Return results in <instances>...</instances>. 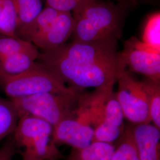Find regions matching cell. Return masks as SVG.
Returning <instances> with one entry per match:
<instances>
[{
	"mask_svg": "<svg viewBox=\"0 0 160 160\" xmlns=\"http://www.w3.org/2000/svg\"><path fill=\"white\" fill-rule=\"evenodd\" d=\"M124 3L126 6H128L129 8L131 7H133L136 6L139 1V0H123Z\"/></svg>",
	"mask_w": 160,
	"mask_h": 160,
	"instance_id": "25",
	"label": "cell"
},
{
	"mask_svg": "<svg viewBox=\"0 0 160 160\" xmlns=\"http://www.w3.org/2000/svg\"><path fill=\"white\" fill-rule=\"evenodd\" d=\"M59 11L46 6L29 28L19 35L18 38L32 42L33 40L44 33L57 17Z\"/></svg>",
	"mask_w": 160,
	"mask_h": 160,
	"instance_id": "15",
	"label": "cell"
},
{
	"mask_svg": "<svg viewBox=\"0 0 160 160\" xmlns=\"http://www.w3.org/2000/svg\"><path fill=\"white\" fill-rule=\"evenodd\" d=\"M74 26L72 12H60L46 32L32 41L36 48L42 51L54 49L67 43L71 37Z\"/></svg>",
	"mask_w": 160,
	"mask_h": 160,
	"instance_id": "11",
	"label": "cell"
},
{
	"mask_svg": "<svg viewBox=\"0 0 160 160\" xmlns=\"http://www.w3.org/2000/svg\"><path fill=\"white\" fill-rule=\"evenodd\" d=\"M117 40L95 42L72 41L49 51L53 54L76 63H95L119 57Z\"/></svg>",
	"mask_w": 160,
	"mask_h": 160,
	"instance_id": "8",
	"label": "cell"
},
{
	"mask_svg": "<svg viewBox=\"0 0 160 160\" xmlns=\"http://www.w3.org/2000/svg\"><path fill=\"white\" fill-rule=\"evenodd\" d=\"M18 119L19 116L12 100L0 97V141L12 135Z\"/></svg>",
	"mask_w": 160,
	"mask_h": 160,
	"instance_id": "17",
	"label": "cell"
},
{
	"mask_svg": "<svg viewBox=\"0 0 160 160\" xmlns=\"http://www.w3.org/2000/svg\"><path fill=\"white\" fill-rule=\"evenodd\" d=\"M106 1H114V2H119V3H121V4H123L125 5V3H124V1H123V0H106ZM125 6H126V5H125Z\"/></svg>",
	"mask_w": 160,
	"mask_h": 160,
	"instance_id": "26",
	"label": "cell"
},
{
	"mask_svg": "<svg viewBox=\"0 0 160 160\" xmlns=\"http://www.w3.org/2000/svg\"><path fill=\"white\" fill-rule=\"evenodd\" d=\"M53 127L39 118L28 114L19 118L12 133L17 148H23L22 157L39 160L45 157L51 151Z\"/></svg>",
	"mask_w": 160,
	"mask_h": 160,
	"instance_id": "5",
	"label": "cell"
},
{
	"mask_svg": "<svg viewBox=\"0 0 160 160\" xmlns=\"http://www.w3.org/2000/svg\"><path fill=\"white\" fill-rule=\"evenodd\" d=\"M142 41L160 49V12L151 14L147 19L143 29Z\"/></svg>",
	"mask_w": 160,
	"mask_h": 160,
	"instance_id": "22",
	"label": "cell"
},
{
	"mask_svg": "<svg viewBox=\"0 0 160 160\" xmlns=\"http://www.w3.org/2000/svg\"><path fill=\"white\" fill-rule=\"evenodd\" d=\"M80 93L42 92L10 99L19 118L28 114L46 121L52 127L74 117Z\"/></svg>",
	"mask_w": 160,
	"mask_h": 160,
	"instance_id": "3",
	"label": "cell"
},
{
	"mask_svg": "<svg viewBox=\"0 0 160 160\" xmlns=\"http://www.w3.org/2000/svg\"><path fill=\"white\" fill-rule=\"evenodd\" d=\"M140 160H160V129L150 123L131 127Z\"/></svg>",
	"mask_w": 160,
	"mask_h": 160,
	"instance_id": "12",
	"label": "cell"
},
{
	"mask_svg": "<svg viewBox=\"0 0 160 160\" xmlns=\"http://www.w3.org/2000/svg\"><path fill=\"white\" fill-rule=\"evenodd\" d=\"M93 135L94 129L92 126L74 116L53 126L52 142L57 146L65 144L74 149H80L92 143Z\"/></svg>",
	"mask_w": 160,
	"mask_h": 160,
	"instance_id": "9",
	"label": "cell"
},
{
	"mask_svg": "<svg viewBox=\"0 0 160 160\" xmlns=\"http://www.w3.org/2000/svg\"><path fill=\"white\" fill-rule=\"evenodd\" d=\"M116 96L124 117L134 125L150 123L149 97L143 81L135 79L126 68L120 71Z\"/></svg>",
	"mask_w": 160,
	"mask_h": 160,
	"instance_id": "6",
	"label": "cell"
},
{
	"mask_svg": "<svg viewBox=\"0 0 160 160\" xmlns=\"http://www.w3.org/2000/svg\"><path fill=\"white\" fill-rule=\"evenodd\" d=\"M17 15L14 0H0V34L17 37Z\"/></svg>",
	"mask_w": 160,
	"mask_h": 160,
	"instance_id": "18",
	"label": "cell"
},
{
	"mask_svg": "<svg viewBox=\"0 0 160 160\" xmlns=\"http://www.w3.org/2000/svg\"><path fill=\"white\" fill-rule=\"evenodd\" d=\"M0 87L10 99L42 92L76 94L81 90L67 86L57 75L37 61L20 74L0 78Z\"/></svg>",
	"mask_w": 160,
	"mask_h": 160,
	"instance_id": "4",
	"label": "cell"
},
{
	"mask_svg": "<svg viewBox=\"0 0 160 160\" xmlns=\"http://www.w3.org/2000/svg\"><path fill=\"white\" fill-rule=\"evenodd\" d=\"M96 0H45L46 6L59 12H71L74 15Z\"/></svg>",
	"mask_w": 160,
	"mask_h": 160,
	"instance_id": "23",
	"label": "cell"
},
{
	"mask_svg": "<svg viewBox=\"0 0 160 160\" xmlns=\"http://www.w3.org/2000/svg\"><path fill=\"white\" fill-rule=\"evenodd\" d=\"M149 97V111L151 122L160 129V86L157 82L147 79L143 80Z\"/></svg>",
	"mask_w": 160,
	"mask_h": 160,
	"instance_id": "21",
	"label": "cell"
},
{
	"mask_svg": "<svg viewBox=\"0 0 160 160\" xmlns=\"http://www.w3.org/2000/svg\"><path fill=\"white\" fill-rule=\"evenodd\" d=\"M36 48L31 42L18 37L0 34V60L18 52L32 50Z\"/></svg>",
	"mask_w": 160,
	"mask_h": 160,
	"instance_id": "20",
	"label": "cell"
},
{
	"mask_svg": "<svg viewBox=\"0 0 160 160\" xmlns=\"http://www.w3.org/2000/svg\"><path fill=\"white\" fill-rule=\"evenodd\" d=\"M120 59L133 72L143 75L157 82L160 80V54L141 51L132 46L129 40L124 43Z\"/></svg>",
	"mask_w": 160,
	"mask_h": 160,
	"instance_id": "10",
	"label": "cell"
},
{
	"mask_svg": "<svg viewBox=\"0 0 160 160\" xmlns=\"http://www.w3.org/2000/svg\"><path fill=\"white\" fill-rule=\"evenodd\" d=\"M125 117L116 93L112 90L98 107L92 127L94 141L113 143L119 139L125 130Z\"/></svg>",
	"mask_w": 160,
	"mask_h": 160,
	"instance_id": "7",
	"label": "cell"
},
{
	"mask_svg": "<svg viewBox=\"0 0 160 160\" xmlns=\"http://www.w3.org/2000/svg\"><path fill=\"white\" fill-rule=\"evenodd\" d=\"M112 160H140L132 135L131 127L125 128L115 146Z\"/></svg>",
	"mask_w": 160,
	"mask_h": 160,
	"instance_id": "19",
	"label": "cell"
},
{
	"mask_svg": "<svg viewBox=\"0 0 160 160\" xmlns=\"http://www.w3.org/2000/svg\"><path fill=\"white\" fill-rule=\"evenodd\" d=\"M129 9L128 6L114 1L96 0L92 2L72 14L74 19L72 41H118L123 34Z\"/></svg>",
	"mask_w": 160,
	"mask_h": 160,
	"instance_id": "1",
	"label": "cell"
},
{
	"mask_svg": "<svg viewBox=\"0 0 160 160\" xmlns=\"http://www.w3.org/2000/svg\"><path fill=\"white\" fill-rule=\"evenodd\" d=\"M16 152L17 147L12 135L0 148V160H12Z\"/></svg>",
	"mask_w": 160,
	"mask_h": 160,
	"instance_id": "24",
	"label": "cell"
},
{
	"mask_svg": "<svg viewBox=\"0 0 160 160\" xmlns=\"http://www.w3.org/2000/svg\"><path fill=\"white\" fill-rule=\"evenodd\" d=\"M37 61L46 67L70 87L82 90L99 88L117 81L120 71L126 68L119 56L95 63H76L57 56L49 51L40 52Z\"/></svg>",
	"mask_w": 160,
	"mask_h": 160,
	"instance_id": "2",
	"label": "cell"
},
{
	"mask_svg": "<svg viewBox=\"0 0 160 160\" xmlns=\"http://www.w3.org/2000/svg\"><path fill=\"white\" fill-rule=\"evenodd\" d=\"M45 0H14L17 15V37L23 32L43 9Z\"/></svg>",
	"mask_w": 160,
	"mask_h": 160,
	"instance_id": "14",
	"label": "cell"
},
{
	"mask_svg": "<svg viewBox=\"0 0 160 160\" xmlns=\"http://www.w3.org/2000/svg\"><path fill=\"white\" fill-rule=\"evenodd\" d=\"M39 55L38 48L20 52L0 60V78L16 76L30 68Z\"/></svg>",
	"mask_w": 160,
	"mask_h": 160,
	"instance_id": "13",
	"label": "cell"
},
{
	"mask_svg": "<svg viewBox=\"0 0 160 160\" xmlns=\"http://www.w3.org/2000/svg\"><path fill=\"white\" fill-rule=\"evenodd\" d=\"M114 149L113 143L94 141L84 148L74 149L69 160H112Z\"/></svg>",
	"mask_w": 160,
	"mask_h": 160,
	"instance_id": "16",
	"label": "cell"
},
{
	"mask_svg": "<svg viewBox=\"0 0 160 160\" xmlns=\"http://www.w3.org/2000/svg\"><path fill=\"white\" fill-rule=\"evenodd\" d=\"M59 158H50V159H48V160H58Z\"/></svg>",
	"mask_w": 160,
	"mask_h": 160,
	"instance_id": "27",
	"label": "cell"
}]
</instances>
